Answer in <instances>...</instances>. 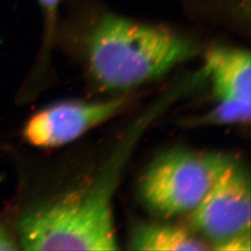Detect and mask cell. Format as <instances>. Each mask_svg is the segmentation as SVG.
Instances as JSON below:
<instances>
[{
  "mask_svg": "<svg viewBox=\"0 0 251 251\" xmlns=\"http://www.w3.org/2000/svg\"><path fill=\"white\" fill-rule=\"evenodd\" d=\"M124 103L125 100L117 98L97 102H58L30 117L23 128V137L39 148L62 146L107 121Z\"/></svg>",
  "mask_w": 251,
  "mask_h": 251,
  "instance_id": "5",
  "label": "cell"
},
{
  "mask_svg": "<svg viewBox=\"0 0 251 251\" xmlns=\"http://www.w3.org/2000/svg\"><path fill=\"white\" fill-rule=\"evenodd\" d=\"M19 250L17 242L13 239L10 233L0 225V251H16Z\"/></svg>",
  "mask_w": 251,
  "mask_h": 251,
  "instance_id": "11",
  "label": "cell"
},
{
  "mask_svg": "<svg viewBox=\"0 0 251 251\" xmlns=\"http://www.w3.org/2000/svg\"><path fill=\"white\" fill-rule=\"evenodd\" d=\"M205 71L219 100H251V58L249 50L216 47L207 51Z\"/></svg>",
  "mask_w": 251,
  "mask_h": 251,
  "instance_id": "6",
  "label": "cell"
},
{
  "mask_svg": "<svg viewBox=\"0 0 251 251\" xmlns=\"http://www.w3.org/2000/svg\"><path fill=\"white\" fill-rule=\"evenodd\" d=\"M90 71L109 90H127L160 77L192 58L196 44L170 27L103 11L82 36Z\"/></svg>",
  "mask_w": 251,
  "mask_h": 251,
  "instance_id": "1",
  "label": "cell"
},
{
  "mask_svg": "<svg viewBox=\"0 0 251 251\" xmlns=\"http://www.w3.org/2000/svg\"><path fill=\"white\" fill-rule=\"evenodd\" d=\"M251 100H219L218 104L205 116L198 118L200 125H229L250 123Z\"/></svg>",
  "mask_w": 251,
  "mask_h": 251,
  "instance_id": "8",
  "label": "cell"
},
{
  "mask_svg": "<svg viewBox=\"0 0 251 251\" xmlns=\"http://www.w3.org/2000/svg\"><path fill=\"white\" fill-rule=\"evenodd\" d=\"M251 232L242 233L223 242L213 245L212 249L218 251H251Z\"/></svg>",
  "mask_w": 251,
  "mask_h": 251,
  "instance_id": "10",
  "label": "cell"
},
{
  "mask_svg": "<svg viewBox=\"0 0 251 251\" xmlns=\"http://www.w3.org/2000/svg\"><path fill=\"white\" fill-rule=\"evenodd\" d=\"M193 227L211 244L251 232V179L232 161L198 206L190 212Z\"/></svg>",
  "mask_w": 251,
  "mask_h": 251,
  "instance_id": "4",
  "label": "cell"
},
{
  "mask_svg": "<svg viewBox=\"0 0 251 251\" xmlns=\"http://www.w3.org/2000/svg\"><path fill=\"white\" fill-rule=\"evenodd\" d=\"M132 251H206L209 248L188 229L178 225L142 224L136 226L129 240Z\"/></svg>",
  "mask_w": 251,
  "mask_h": 251,
  "instance_id": "7",
  "label": "cell"
},
{
  "mask_svg": "<svg viewBox=\"0 0 251 251\" xmlns=\"http://www.w3.org/2000/svg\"><path fill=\"white\" fill-rule=\"evenodd\" d=\"M63 0H36L40 7L44 21V43L50 45L57 32L59 9Z\"/></svg>",
  "mask_w": 251,
  "mask_h": 251,
  "instance_id": "9",
  "label": "cell"
},
{
  "mask_svg": "<svg viewBox=\"0 0 251 251\" xmlns=\"http://www.w3.org/2000/svg\"><path fill=\"white\" fill-rule=\"evenodd\" d=\"M127 148L93 180L33 206L18 224L25 251H117L113 199Z\"/></svg>",
  "mask_w": 251,
  "mask_h": 251,
  "instance_id": "2",
  "label": "cell"
},
{
  "mask_svg": "<svg viewBox=\"0 0 251 251\" xmlns=\"http://www.w3.org/2000/svg\"><path fill=\"white\" fill-rule=\"evenodd\" d=\"M232 161L229 156L216 152L180 149L163 153L141 179L142 199L162 216L190 213Z\"/></svg>",
  "mask_w": 251,
  "mask_h": 251,
  "instance_id": "3",
  "label": "cell"
}]
</instances>
